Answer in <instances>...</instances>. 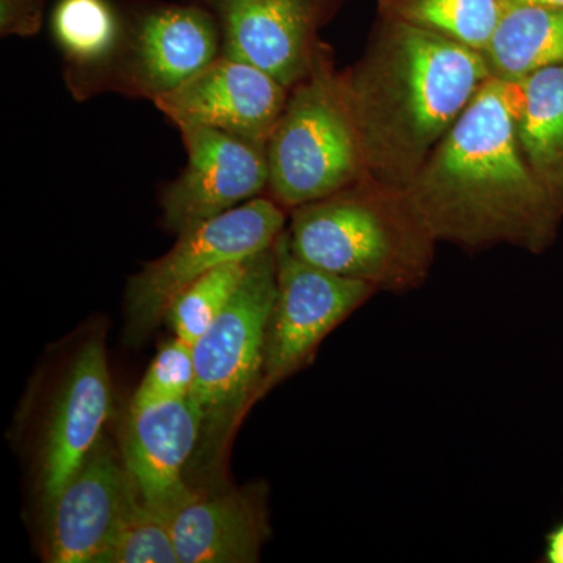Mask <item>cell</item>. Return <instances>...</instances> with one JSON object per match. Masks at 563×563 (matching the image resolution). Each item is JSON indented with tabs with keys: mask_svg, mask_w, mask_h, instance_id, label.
Here are the masks:
<instances>
[{
	"mask_svg": "<svg viewBox=\"0 0 563 563\" xmlns=\"http://www.w3.org/2000/svg\"><path fill=\"white\" fill-rule=\"evenodd\" d=\"M274 255L277 291L266 333L258 398L309 365L325 336L377 292L365 282L302 261L292 252L287 231L274 243Z\"/></svg>",
	"mask_w": 563,
	"mask_h": 563,
	"instance_id": "52a82bcc",
	"label": "cell"
},
{
	"mask_svg": "<svg viewBox=\"0 0 563 563\" xmlns=\"http://www.w3.org/2000/svg\"><path fill=\"white\" fill-rule=\"evenodd\" d=\"M179 563H254L268 536L257 493L196 492L169 517Z\"/></svg>",
	"mask_w": 563,
	"mask_h": 563,
	"instance_id": "9a60e30c",
	"label": "cell"
},
{
	"mask_svg": "<svg viewBox=\"0 0 563 563\" xmlns=\"http://www.w3.org/2000/svg\"><path fill=\"white\" fill-rule=\"evenodd\" d=\"M276 291L273 246L251 258L231 301L192 344L196 379L191 396L201 409L202 432L213 439L231 431L244 409L257 401Z\"/></svg>",
	"mask_w": 563,
	"mask_h": 563,
	"instance_id": "5b68a950",
	"label": "cell"
},
{
	"mask_svg": "<svg viewBox=\"0 0 563 563\" xmlns=\"http://www.w3.org/2000/svg\"><path fill=\"white\" fill-rule=\"evenodd\" d=\"M266 157L272 198L284 209H298L372 176L350 73H335L324 47L291 88Z\"/></svg>",
	"mask_w": 563,
	"mask_h": 563,
	"instance_id": "277c9868",
	"label": "cell"
},
{
	"mask_svg": "<svg viewBox=\"0 0 563 563\" xmlns=\"http://www.w3.org/2000/svg\"><path fill=\"white\" fill-rule=\"evenodd\" d=\"M506 5L543 7V9H563V0H504Z\"/></svg>",
	"mask_w": 563,
	"mask_h": 563,
	"instance_id": "cb8c5ba5",
	"label": "cell"
},
{
	"mask_svg": "<svg viewBox=\"0 0 563 563\" xmlns=\"http://www.w3.org/2000/svg\"><path fill=\"white\" fill-rule=\"evenodd\" d=\"M490 79L483 52L385 21L350 73L374 179L406 188Z\"/></svg>",
	"mask_w": 563,
	"mask_h": 563,
	"instance_id": "7a4b0ae2",
	"label": "cell"
},
{
	"mask_svg": "<svg viewBox=\"0 0 563 563\" xmlns=\"http://www.w3.org/2000/svg\"><path fill=\"white\" fill-rule=\"evenodd\" d=\"M222 55L221 29L201 7H162L136 21L98 90L110 88L154 102L187 84Z\"/></svg>",
	"mask_w": 563,
	"mask_h": 563,
	"instance_id": "ba28073f",
	"label": "cell"
},
{
	"mask_svg": "<svg viewBox=\"0 0 563 563\" xmlns=\"http://www.w3.org/2000/svg\"><path fill=\"white\" fill-rule=\"evenodd\" d=\"M195 352L192 344L174 335L152 361L136 388L131 406L187 398L195 387Z\"/></svg>",
	"mask_w": 563,
	"mask_h": 563,
	"instance_id": "7402d4cb",
	"label": "cell"
},
{
	"mask_svg": "<svg viewBox=\"0 0 563 563\" xmlns=\"http://www.w3.org/2000/svg\"><path fill=\"white\" fill-rule=\"evenodd\" d=\"M290 90L265 70L220 55L187 84L155 99L176 125H207L266 146Z\"/></svg>",
	"mask_w": 563,
	"mask_h": 563,
	"instance_id": "30bf717a",
	"label": "cell"
},
{
	"mask_svg": "<svg viewBox=\"0 0 563 563\" xmlns=\"http://www.w3.org/2000/svg\"><path fill=\"white\" fill-rule=\"evenodd\" d=\"M521 81L492 77L406 187L439 242L466 250L512 244L542 252L563 209L526 162L518 139Z\"/></svg>",
	"mask_w": 563,
	"mask_h": 563,
	"instance_id": "6da1fadb",
	"label": "cell"
},
{
	"mask_svg": "<svg viewBox=\"0 0 563 563\" xmlns=\"http://www.w3.org/2000/svg\"><path fill=\"white\" fill-rule=\"evenodd\" d=\"M287 232L302 261L388 292L420 288L439 242L406 188L373 176L291 210Z\"/></svg>",
	"mask_w": 563,
	"mask_h": 563,
	"instance_id": "3957f363",
	"label": "cell"
},
{
	"mask_svg": "<svg viewBox=\"0 0 563 563\" xmlns=\"http://www.w3.org/2000/svg\"><path fill=\"white\" fill-rule=\"evenodd\" d=\"M542 562L563 563V521L554 526L544 537Z\"/></svg>",
	"mask_w": 563,
	"mask_h": 563,
	"instance_id": "603a6c76",
	"label": "cell"
},
{
	"mask_svg": "<svg viewBox=\"0 0 563 563\" xmlns=\"http://www.w3.org/2000/svg\"><path fill=\"white\" fill-rule=\"evenodd\" d=\"M101 563H179L169 518L147 506L133 485L120 528Z\"/></svg>",
	"mask_w": 563,
	"mask_h": 563,
	"instance_id": "44dd1931",
	"label": "cell"
},
{
	"mask_svg": "<svg viewBox=\"0 0 563 563\" xmlns=\"http://www.w3.org/2000/svg\"><path fill=\"white\" fill-rule=\"evenodd\" d=\"M285 209L254 198L181 232L168 254L147 263L129 282L128 333L143 340L165 320L174 299L207 273L272 250L285 231Z\"/></svg>",
	"mask_w": 563,
	"mask_h": 563,
	"instance_id": "8992f818",
	"label": "cell"
},
{
	"mask_svg": "<svg viewBox=\"0 0 563 563\" xmlns=\"http://www.w3.org/2000/svg\"><path fill=\"white\" fill-rule=\"evenodd\" d=\"M483 54L492 77L506 81L563 65V9L506 5Z\"/></svg>",
	"mask_w": 563,
	"mask_h": 563,
	"instance_id": "e0dca14e",
	"label": "cell"
},
{
	"mask_svg": "<svg viewBox=\"0 0 563 563\" xmlns=\"http://www.w3.org/2000/svg\"><path fill=\"white\" fill-rule=\"evenodd\" d=\"M122 457L98 443L79 472L46 507V561L101 563L131 498Z\"/></svg>",
	"mask_w": 563,
	"mask_h": 563,
	"instance_id": "7c38bea8",
	"label": "cell"
},
{
	"mask_svg": "<svg viewBox=\"0 0 563 563\" xmlns=\"http://www.w3.org/2000/svg\"><path fill=\"white\" fill-rule=\"evenodd\" d=\"M250 261L228 263L188 285L166 312L174 335L191 344L198 342L231 301Z\"/></svg>",
	"mask_w": 563,
	"mask_h": 563,
	"instance_id": "ffe728a7",
	"label": "cell"
},
{
	"mask_svg": "<svg viewBox=\"0 0 563 563\" xmlns=\"http://www.w3.org/2000/svg\"><path fill=\"white\" fill-rule=\"evenodd\" d=\"M385 21L440 33L483 52L501 20L504 0H379Z\"/></svg>",
	"mask_w": 563,
	"mask_h": 563,
	"instance_id": "d6986e66",
	"label": "cell"
},
{
	"mask_svg": "<svg viewBox=\"0 0 563 563\" xmlns=\"http://www.w3.org/2000/svg\"><path fill=\"white\" fill-rule=\"evenodd\" d=\"M202 433V413L192 396L131 406L122 439V462L141 499L172 517L192 488L184 473Z\"/></svg>",
	"mask_w": 563,
	"mask_h": 563,
	"instance_id": "4fadbf2b",
	"label": "cell"
},
{
	"mask_svg": "<svg viewBox=\"0 0 563 563\" xmlns=\"http://www.w3.org/2000/svg\"><path fill=\"white\" fill-rule=\"evenodd\" d=\"M521 87V151L537 179L563 209V65L537 70Z\"/></svg>",
	"mask_w": 563,
	"mask_h": 563,
	"instance_id": "ac0fdd59",
	"label": "cell"
},
{
	"mask_svg": "<svg viewBox=\"0 0 563 563\" xmlns=\"http://www.w3.org/2000/svg\"><path fill=\"white\" fill-rule=\"evenodd\" d=\"M218 16L222 55L265 70L291 90L320 49L324 0H206Z\"/></svg>",
	"mask_w": 563,
	"mask_h": 563,
	"instance_id": "8fae6325",
	"label": "cell"
},
{
	"mask_svg": "<svg viewBox=\"0 0 563 563\" xmlns=\"http://www.w3.org/2000/svg\"><path fill=\"white\" fill-rule=\"evenodd\" d=\"M110 402L106 346L102 339H91L70 363L47 421L38 481L44 509L98 446Z\"/></svg>",
	"mask_w": 563,
	"mask_h": 563,
	"instance_id": "5bb4252c",
	"label": "cell"
},
{
	"mask_svg": "<svg viewBox=\"0 0 563 563\" xmlns=\"http://www.w3.org/2000/svg\"><path fill=\"white\" fill-rule=\"evenodd\" d=\"M179 131L188 162L163 195L168 231L180 235L268 188L266 146L207 125H181Z\"/></svg>",
	"mask_w": 563,
	"mask_h": 563,
	"instance_id": "9c48e42d",
	"label": "cell"
},
{
	"mask_svg": "<svg viewBox=\"0 0 563 563\" xmlns=\"http://www.w3.org/2000/svg\"><path fill=\"white\" fill-rule=\"evenodd\" d=\"M52 32L68 63L74 92L98 90L124 43L117 13L107 0H60L52 14Z\"/></svg>",
	"mask_w": 563,
	"mask_h": 563,
	"instance_id": "2e32d148",
	"label": "cell"
}]
</instances>
